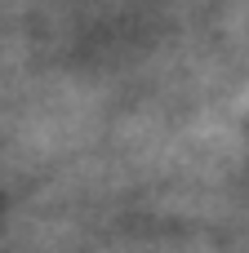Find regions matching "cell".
I'll list each match as a JSON object with an SVG mask.
<instances>
[]
</instances>
